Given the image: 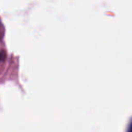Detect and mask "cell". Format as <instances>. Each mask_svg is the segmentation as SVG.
Here are the masks:
<instances>
[{"mask_svg": "<svg viewBox=\"0 0 132 132\" xmlns=\"http://www.w3.org/2000/svg\"><path fill=\"white\" fill-rule=\"evenodd\" d=\"M128 132H132V120L130 122L129 126H128Z\"/></svg>", "mask_w": 132, "mask_h": 132, "instance_id": "cell-1", "label": "cell"}]
</instances>
